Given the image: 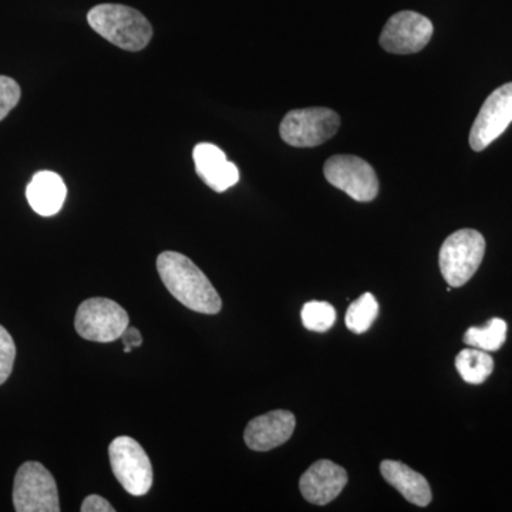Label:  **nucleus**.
Instances as JSON below:
<instances>
[{"label":"nucleus","instance_id":"nucleus-1","mask_svg":"<svg viewBox=\"0 0 512 512\" xmlns=\"http://www.w3.org/2000/svg\"><path fill=\"white\" fill-rule=\"evenodd\" d=\"M157 271L165 288L191 311L215 315L221 311V296L204 272L180 252L165 251L158 255Z\"/></svg>","mask_w":512,"mask_h":512},{"label":"nucleus","instance_id":"nucleus-2","mask_svg":"<svg viewBox=\"0 0 512 512\" xmlns=\"http://www.w3.org/2000/svg\"><path fill=\"white\" fill-rule=\"evenodd\" d=\"M87 22L107 42L127 52H140L153 39V26L146 16L130 6L103 3L87 13Z\"/></svg>","mask_w":512,"mask_h":512},{"label":"nucleus","instance_id":"nucleus-3","mask_svg":"<svg viewBox=\"0 0 512 512\" xmlns=\"http://www.w3.org/2000/svg\"><path fill=\"white\" fill-rule=\"evenodd\" d=\"M485 254V239L476 229H460L443 242L440 271L451 288L466 285L480 268Z\"/></svg>","mask_w":512,"mask_h":512},{"label":"nucleus","instance_id":"nucleus-4","mask_svg":"<svg viewBox=\"0 0 512 512\" xmlns=\"http://www.w3.org/2000/svg\"><path fill=\"white\" fill-rule=\"evenodd\" d=\"M340 127L336 111L326 107H308L289 111L282 120L279 133L282 140L292 147H318L326 143Z\"/></svg>","mask_w":512,"mask_h":512},{"label":"nucleus","instance_id":"nucleus-5","mask_svg":"<svg viewBox=\"0 0 512 512\" xmlns=\"http://www.w3.org/2000/svg\"><path fill=\"white\" fill-rule=\"evenodd\" d=\"M13 505L18 512H59V493L50 471L36 461L19 468L13 485Z\"/></svg>","mask_w":512,"mask_h":512},{"label":"nucleus","instance_id":"nucleus-6","mask_svg":"<svg viewBox=\"0 0 512 512\" xmlns=\"http://www.w3.org/2000/svg\"><path fill=\"white\" fill-rule=\"evenodd\" d=\"M127 312L119 303L107 298H92L79 306L74 328L90 342L110 343L120 339L128 328Z\"/></svg>","mask_w":512,"mask_h":512},{"label":"nucleus","instance_id":"nucleus-7","mask_svg":"<svg viewBox=\"0 0 512 512\" xmlns=\"http://www.w3.org/2000/svg\"><path fill=\"white\" fill-rule=\"evenodd\" d=\"M114 476L128 494L146 495L153 485V466L144 448L131 437L113 440L109 448Z\"/></svg>","mask_w":512,"mask_h":512},{"label":"nucleus","instance_id":"nucleus-8","mask_svg":"<svg viewBox=\"0 0 512 512\" xmlns=\"http://www.w3.org/2000/svg\"><path fill=\"white\" fill-rule=\"evenodd\" d=\"M326 180L333 187L359 202L375 200L379 194V180L372 165L356 156L330 157L323 167Z\"/></svg>","mask_w":512,"mask_h":512},{"label":"nucleus","instance_id":"nucleus-9","mask_svg":"<svg viewBox=\"0 0 512 512\" xmlns=\"http://www.w3.org/2000/svg\"><path fill=\"white\" fill-rule=\"evenodd\" d=\"M434 26L429 18L403 10L387 20L379 43L386 52L394 55H413L429 45Z\"/></svg>","mask_w":512,"mask_h":512},{"label":"nucleus","instance_id":"nucleus-10","mask_svg":"<svg viewBox=\"0 0 512 512\" xmlns=\"http://www.w3.org/2000/svg\"><path fill=\"white\" fill-rule=\"evenodd\" d=\"M512 123V82L498 87L485 100L470 133L474 151L485 150L494 143Z\"/></svg>","mask_w":512,"mask_h":512},{"label":"nucleus","instance_id":"nucleus-11","mask_svg":"<svg viewBox=\"0 0 512 512\" xmlns=\"http://www.w3.org/2000/svg\"><path fill=\"white\" fill-rule=\"evenodd\" d=\"M348 484L345 468L330 460H319L303 473L299 488L309 503L326 505L332 503Z\"/></svg>","mask_w":512,"mask_h":512},{"label":"nucleus","instance_id":"nucleus-12","mask_svg":"<svg viewBox=\"0 0 512 512\" xmlns=\"http://www.w3.org/2000/svg\"><path fill=\"white\" fill-rule=\"evenodd\" d=\"M295 416L288 410H275L255 417L245 429V444L254 451H269L282 446L295 431Z\"/></svg>","mask_w":512,"mask_h":512},{"label":"nucleus","instance_id":"nucleus-13","mask_svg":"<svg viewBox=\"0 0 512 512\" xmlns=\"http://www.w3.org/2000/svg\"><path fill=\"white\" fill-rule=\"evenodd\" d=\"M192 157L198 177L212 190L224 192L238 183L237 165L228 161L224 151L215 144H197L192 151Z\"/></svg>","mask_w":512,"mask_h":512},{"label":"nucleus","instance_id":"nucleus-14","mask_svg":"<svg viewBox=\"0 0 512 512\" xmlns=\"http://www.w3.org/2000/svg\"><path fill=\"white\" fill-rule=\"evenodd\" d=\"M380 473L384 480L396 488L409 503L417 507H427L431 503L429 481L417 471L400 461L384 460L380 464Z\"/></svg>","mask_w":512,"mask_h":512},{"label":"nucleus","instance_id":"nucleus-15","mask_svg":"<svg viewBox=\"0 0 512 512\" xmlns=\"http://www.w3.org/2000/svg\"><path fill=\"white\" fill-rule=\"evenodd\" d=\"M66 195V184L53 171H40L33 175L26 190L30 207L42 217H52L62 210Z\"/></svg>","mask_w":512,"mask_h":512},{"label":"nucleus","instance_id":"nucleus-16","mask_svg":"<svg viewBox=\"0 0 512 512\" xmlns=\"http://www.w3.org/2000/svg\"><path fill=\"white\" fill-rule=\"evenodd\" d=\"M456 369L464 382L484 383L494 370L493 357L481 349H464L456 357Z\"/></svg>","mask_w":512,"mask_h":512},{"label":"nucleus","instance_id":"nucleus-17","mask_svg":"<svg viewBox=\"0 0 512 512\" xmlns=\"http://www.w3.org/2000/svg\"><path fill=\"white\" fill-rule=\"evenodd\" d=\"M507 339V323L503 319H491L485 328H470L464 335V343L484 352H497Z\"/></svg>","mask_w":512,"mask_h":512},{"label":"nucleus","instance_id":"nucleus-18","mask_svg":"<svg viewBox=\"0 0 512 512\" xmlns=\"http://www.w3.org/2000/svg\"><path fill=\"white\" fill-rule=\"evenodd\" d=\"M377 315H379V303L372 293H365L349 306L345 318L346 326L353 333L360 335L370 329Z\"/></svg>","mask_w":512,"mask_h":512},{"label":"nucleus","instance_id":"nucleus-19","mask_svg":"<svg viewBox=\"0 0 512 512\" xmlns=\"http://www.w3.org/2000/svg\"><path fill=\"white\" fill-rule=\"evenodd\" d=\"M302 322L311 332H328L336 322L335 308L328 302H308L302 309Z\"/></svg>","mask_w":512,"mask_h":512},{"label":"nucleus","instance_id":"nucleus-20","mask_svg":"<svg viewBox=\"0 0 512 512\" xmlns=\"http://www.w3.org/2000/svg\"><path fill=\"white\" fill-rule=\"evenodd\" d=\"M22 90L12 77L0 76V121L8 117L10 111L18 106Z\"/></svg>","mask_w":512,"mask_h":512},{"label":"nucleus","instance_id":"nucleus-21","mask_svg":"<svg viewBox=\"0 0 512 512\" xmlns=\"http://www.w3.org/2000/svg\"><path fill=\"white\" fill-rule=\"evenodd\" d=\"M16 346L8 330L0 326V384L9 379L15 363Z\"/></svg>","mask_w":512,"mask_h":512},{"label":"nucleus","instance_id":"nucleus-22","mask_svg":"<svg viewBox=\"0 0 512 512\" xmlns=\"http://www.w3.org/2000/svg\"><path fill=\"white\" fill-rule=\"evenodd\" d=\"M82 512H114L113 505L106 500V498L100 497V495H89L86 500L83 501Z\"/></svg>","mask_w":512,"mask_h":512},{"label":"nucleus","instance_id":"nucleus-23","mask_svg":"<svg viewBox=\"0 0 512 512\" xmlns=\"http://www.w3.org/2000/svg\"><path fill=\"white\" fill-rule=\"evenodd\" d=\"M124 342V352L130 353L131 349L138 348L143 343V336H141L140 330L136 328H128L124 330L123 336H121Z\"/></svg>","mask_w":512,"mask_h":512}]
</instances>
